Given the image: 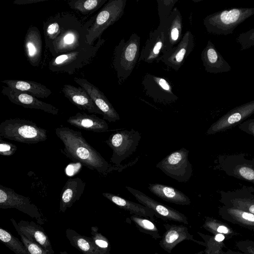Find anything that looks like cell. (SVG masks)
<instances>
[{"instance_id": "48", "label": "cell", "mask_w": 254, "mask_h": 254, "mask_svg": "<svg viewBox=\"0 0 254 254\" xmlns=\"http://www.w3.org/2000/svg\"><path fill=\"white\" fill-rule=\"evenodd\" d=\"M154 254H158V253H154Z\"/></svg>"}, {"instance_id": "17", "label": "cell", "mask_w": 254, "mask_h": 254, "mask_svg": "<svg viewBox=\"0 0 254 254\" xmlns=\"http://www.w3.org/2000/svg\"><path fill=\"white\" fill-rule=\"evenodd\" d=\"M10 221L18 234H22L29 240L36 243L50 254H54L52 245L44 228L33 221L21 220L17 223L11 218Z\"/></svg>"}, {"instance_id": "20", "label": "cell", "mask_w": 254, "mask_h": 254, "mask_svg": "<svg viewBox=\"0 0 254 254\" xmlns=\"http://www.w3.org/2000/svg\"><path fill=\"white\" fill-rule=\"evenodd\" d=\"M180 11L174 7L163 27L164 49L162 54L169 51L183 38V20Z\"/></svg>"}, {"instance_id": "40", "label": "cell", "mask_w": 254, "mask_h": 254, "mask_svg": "<svg viewBox=\"0 0 254 254\" xmlns=\"http://www.w3.org/2000/svg\"><path fill=\"white\" fill-rule=\"evenodd\" d=\"M23 244L27 248L30 254H50L41 246L29 240L25 236L22 234H18Z\"/></svg>"}, {"instance_id": "42", "label": "cell", "mask_w": 254, "mask_h": 254, "mask_svg": "<svg viewBox=\"0 0 254 254\" xmlns=\"http://www.w3.org/2000/svg\"><path fill=\"white\" fill-rule=\"evenodd\" d=\"M237 248L245 254H254V241L246 240L240 241L236 243Z\"/></svg>"}, {"instance_id": "26", "label": "cell", "mask_w": 254, "mask_h": 254, "mask_svg": "<svg viewBox=\"0 0 254 254\" xmlns=\"http://www.w3.org/2000/svg\"><path fill=\"white\" fill-rule=\"evenodd\" d=\"M70 125L79 129L94 132L101 133L109 130V126L105 120L100 118L95 114H87L78 112L67 120Z\"/></svg>"}, {"instance_id": "22", "label": "cell", "mask_w": 254, "mask_h": 254, "mask_svg": "<svg viewBox=\"0 0 254 254\" xmlns=\"http://www.w3.org/2000/svg\"><path fill=\"white\" fill-rule=\"evenodd\" d=\"M62 91L64 96L79 109L89 113L103 115L87 92L82 87L65 84Z\"/></svg>"}, {"instance_id": "1", "label": "cell", "mask_w": 254, "mask_h": 254, "mask_svg": "<svg viewBox=\"0 0 254 254\" xmlns=\"http://www.w3.org/2000/svg\"><path fill=\"white\" fill-rule=\"evenodd\" d=\"M55 133L64 144L63 152L66 157L97 171L102 176H106L114 171L120 172L137 161L136 158L120 167L111 165L87 142L81 132L63 127L56 128Z\"/></svg>"}, {"instance_id": "16", "label": "cell", "mask_w": 254, "mask_h": 254, "mask_svg": "<svg viewBox=\"0 0 254 254\" xmlns=\"http://www.w3.org/2000/svg\"><path fill=\"white\" fill-rule=\"evenodd\" d=\"M74 80L87 92L96 106L102 112L104 120L109 122L120 120L119 114L98 87L84 78L75 77Z\"/></svg>"}, {"instance_id": "11", "label": "cell", "mask_w": 254, "mask_h": 254, "mask_svg": "<svg viewBox=\"0 0 254 254\" xmlns=\"http://www.w3.org/2000/svg\"><path fill=\"white\" fill-rule=\"evenodd\" d=\"M0 208H15L36 219L40 224L44 223L39 209L27 197L19 194L12 189L0 185Z\"/></svg>"}, {"instance_id": "47", "label": "cell", "mask_w": 254, "mask_h": 254, "mask_svg": "<svg viewBox=\"0 0 254 254\" xmlns=\"http://www.w3.org/2000/svg\"><path fill=\"white\" fill-rule=\"evenodd\" d=\"M60 254H70L67 253L66 252H60Z\"/></svg>"}, {"instance_id": "3", "label": "cell", "mask_w": 254, "mask_h": 254, "mask_svg": "<svg viewBox=\"0 0 254 254\" xmlns=\"http://www.w3.org/2000/svg\"><path fill=\"white\" fill-rule=\"evenodd\" d=\"M254 14V7L226 8L207 15L203 19V25L210 34L227 36Z\"/></svg>"}, {"instance_id": "27", "label": "cell", "mask_w": 254, "mask_h": 254, "mask_svg": "<svg viewBox=\"0 0 254 254\" xmlns=\"http://www.w3.org/2000/svg\"><path fill=\"white\" fill-rule=\"evenodd\" d=\"M148 190L163 200L178 205H188L190 199L185 193L177 189L158 183L149 184Z\"/></svg>"}, {"instance_id": "28", "label": "cell", "mask_w": 254, "mask_h": 254, "mask_svg": "<svg viewBox=\"0 0 254 254\" xmlns=\"http://www.w3.org/2000/svg\"><path fill=\"white\" fill-rule=\"evenodd\" d=\"M9 88L32 95L36 98H46L52 91L42 84L32 81L17 79H5L1 81Z\"/></svg>"}, {"instance_id": "13", "label": "cell", "mask_w": 254, "mask_h": 254, "mask_svg": "<svg viewBox=\"0 0 254 254\" xmlns=\"http://www.w3.org/2000/svg\"><path fill=\"white\" fill-rule=\"evenodd\" d=\"M254 114V100L236 107L213 123L206 132L212 135L239 125Z\"/></svg>"}, {"instance_id": "8", "label": "cell", "mask_w": 254, "mask_h": 254, "mask_svg": "<svg viewBox=\"0 0 254 254\" xmlns=\"http://www.w3.org/2000/svg\"><path fill=\"white\" fill-rule=\"evenodd\" d=\"M140 139V133L133 128L112 133L104 141L113 150L111 163L118 167L122 166L121 163L136 151Z\"/></svg>"}, {"instance_id": "15", "label": "cell", "mask_w": 254, "mask_h": 254, "mask_svg": "<svg viewBox=\"0 0 254 254\" xmlns=\"http://www.w3.org/2000/svg\"><path fill=\"white\" fill-rule=\"evenodd\" d=\"M194 45L193 35L190 31H187L178 44L161 56L158 63L161 62L167 66L177 71L193 51Z\"/></svg>"}, {"instance_id": "46", "label": "cell", "mask_w": 254, "mask_h": 254, "mask_svg": "<svg viewBox=\"0 0 254 254\" xmlns=\"http://www.w3.org/2000/svg\"><path fill=\"white\" fill-rule=\"evenodd\" d=\"M222 254H245L240 252H235L232 250H228L226 252H222Z\"/></svg>"}, {"instance_id": "36", "label": "cell", "mask_w": 254, "mask_h": 254, "mask_svg": "<svg viewBox=\"0 0 254 254\" xmlns=\"http://www.w3.org/2000/svg\"><path fill=\"white\" fill-rule=\"evenodd\" d=\"M203 227L213 234H227L229 236L235 235L234 231L227 225L213 218L206 217Z\"/></svg>"}, {"instance_id": "6", "label": "cell", "mask_w": 254, "mask_h": 254, "mask_svg": "<svg viewBox=\"0 0 254 254\" xmlns=\"http://www.w3.org/2000/svg\"><path fill=\"white\" fill-rule=\"evenodd\" d=\"M47 130L32 121L20 118L9 119L0 124V137L19 142L35 144L45 141Z\"/></svg>"}, {"instance_id": "12", "label": "cell", "mask_w": 254, "mask_h": 254, "mask_svg": "<svg viewBox=\"0 0 254 254\" xmlns=\"http://www.w3.org/2000/svg\"><path fill=\"white\" fill-rule=\"evenodd\" d=\"M142 86L145 95L156 103L167 105L178 99L170 83L162 77L147 73L143 78Z\"/></svg>"}, {"instance_id": "24", "label": "cell", "mask_w": 254, "mask_h": 254, "mask_svg": "<svg viewBox=\"0 0 254 254\" xmlns=\"http://www.w3.org/2000/svg\"><path fill=\"white\" fill-rule=\"evenodd\" d=\"M86 184L78 177L69 178L62 189L60 198L59 210L65 212L66 209L78 200L85 189Z\"/></svg>"}, {"instance_id": "10", "label": "cell", "mask_w": 254, "mask_h": 254, "mask_svg": "<svg viewBox=\"0 0 254 254\" xmlns=\"http://www.w3.org/2000/svg\"><path fill=\"white\" fill-rule=\"evenodd\" d=\"M189 151L181 148L172 152L156 164L165 174L179 182H188L192 175Z\"/></svg>"}, {"instance_id": "43", "label": "cell", "mask_w": 254, "mask_h": 254, "mask_svg": "<svg viewBox=\"0 0 254 254\" xmlns=\"http://www.w3.org/2000/svg\"><path fill=\"white\" fill-rule=\"evenodd\" d=\"M239 128L254 137V118L246 120L238 126Z\"/></svg>"}, {"instance_id": "14", "label": "cell", "mask_w": 254, "mask_h": 254, "mask_svg": "<svg viewBox=\"0 0 254 254\" xmlns=\"http://www.w3.org/2000/svg\"><path fill=\"white\" fill-rule=\"evenodd\" d=\"M126 189L140 204L152 210L157 218L189 224L186 216L177 210L155 200L139 190L128 186H126Z\"/></svg>"}, {"instance_id": "44", "label": "cell", "mask_w": 254, "mask_h": 254, "mask_svg": "<svg viewBox=\"0 0 254 254\" xmlns=\"http://www.w3.org/2000/svg\"><path fill=\"white\" fill-rule=\"evenodd\" d=\"M44 0H15L13 2V3H16L17 4H31L33 3L39 2L41 1H43Z\"/></svg>"}, {"instance_id": "21", "label": "cell", "mask_w": 254, "mask_h": 254, "mask_svg": "<svg viewBox=\"0 0 254 254\" xmlns=\"http://www.w3.org/2000/svg\"><path fill=\"white\" fill-rule=\"evenodd\" d=\"M201 59L207 72L219 73L227 72L231 70L230 65L210 40L207 41L206 46L201 52Z\"/></svg>"}, {"instance_id": "5", "label": "cell", "mask_w": 254, "mask_h": 254, "mask_svg": "<svg viewBox=\"0 0 254 254\" xmlns=\"http://www.w3.org/2000/svg\"><path fill=\"white\" fill-rule=\"evenodd\" d=\"M105 40L99 39L93 46L88 45L74 51L53 57L48 63V68L54 72L72 74L90 64Z\"/></svg>"}, {"instance_id": "34", "label": "cell", "mask_w": 254, "mask_h": 254, "mask_svg": "<svg viewBox=\"0 0 254 254\" xmlns=\"http://www.w3.org/2000/svg\"><path fill=\"white\" fill-rule=\"evenodd\" d=\"M148 218L135 215L130 216V219L141 232L149 235L155 239L161 238L159 230L155 224Z\"/></svg>"}, {"instance_id": "19", "label": "cell", "mask_w": 254, "mask_h": 254, "mask_svg": "<svg viewBox=\"0 0 254 254\" xmlns=\"http://www.w3.org/2000/svg\"><path fill=\"white\" fill-rule=\"evenodd\" d=\"M164 49L163 30L159 27L149 33L148 38L143 47L138 61L149 64L157 62Z\"/></svg>"}, {"instance_id": "33", "label": "cell", "mask_w": 254, "mask_h": 254, "mask_svg": "<svg viewBox=\"0 0 254 254\" xmlns=\"http://www.w3.org/2000/svg\"><path fill=\"white\" fill-rule=\"evenodd\" d=\"M0 240L15 254H30L22 242L2 227L0 228Z\"/></svg>"}, {"instance_id": "25", "label": "cell", "mask_w": 254, "mask_h": 254, "mask_svg": "<svg viewBox=\"0 0 254 254\" xmlns=\"http://www.w3.org/2000/svg\"><path fill=\"white\" fill-rule=\"evenodd\" d=\"M24 50L28 61L33 66H38L42 58V41L39 29L30 26L25 35Z\"/></svg>"}, {"instance_id": "29", "label": "cell", "mask_w": 254, "mask_h": 254, "mask_svg": "<svg viewBox=\"0 0 254 254\" xmlns=\"http://www.w3.org/2000/svg\"><path fill=\"white\" fill-rule=\"evenodd\" d=\"M218 213L224 220L242 227L254 230V214L222 205Z\"/></svg>"}, {"instance_id": "38", "label": "cell", "mask_w": 254, "mask_h": 254, "mask_svg": "<svg viewBox=\"0 0 254 254\" xmlns=\"http://www.w3.org/2000/svg\"><path fill=\"white\" fill-rule=\"evenodd\" d=\"M97 226L91 228V238L96 246L99 254H110L111 245L108 239L98 232Z\"/></svg>"}, {"instance_id": "9", "label": "cell", "mask_w": 254, "mask_h": 254, "mask_svg": "<svg viewBox=\"0 0 254 254\" xmlns=\"http://www.w3.org/2000/svg\"><path fill=\"white\" fill-rule=\"evenodd\" d=\"M216 168L229 176L254 184V158L245 153L223 154L218 156Z\"/></svg>"}, {"instance_id": "2", "label": "cell", "mask_w": 254, "mask_h": 254, "mask_svg": "<svg viewBox=\"0 0 254 254\" xmlns=\"http://www.w3.org/2000/svg\"><path fill=\"white\" fill-rule=\"evenodd\" d=\"M60 33L47 48L53 57L88 45L86 35L90 26L83 25L74 15H60Z\"/></svg>"}, {"instance_id": "31", "label": "cell", "mask_w": 254, "mask_h": 254, "mask_svg": "<svg viewBox=\"0 0 254 254\" xmlns=\"http://www.w3.org/2000/svg\"><path fill=\"white\" fill-rule=\"evenodd\" d=\"M65 235L70 244L83 254H99L92 238L78 233L71 229H67Z\"/></svg>"}, {"instance_id": "7", "label": "cell", "mask_w": 254, "mask_h": 254, "mask_svg": "<svg viewBox=\"0 0 254 254\" xmlns=\"http://www.w3.org/2000/svg\"><path fill=\"white\" fill-rule=\"evenodd\" d=\"M127 0H109L96 15L88 29L86 42L90 46L101 39L103 33L118 21L124 13Z\"/></svg>"}, {"instance_id": "45", "label": "cell", "mask_w": 254, "mask_h": 254, "mask_svg": "<svg viewBox=\"0 0 254 254\" xmlns=\"http://www.w3.org/2000/svg\"><path fill=\"white\" fill-rule=\"evenodd\" d=\"M225 238V237L222 234H217L215 235L214 239L216 242H222Z\"/></svg>"}, {"instance_id": "35", "label": "cell", "mask_w": 254, "mask_h": 254, "mask_svg": "<svg viewBox=\"0 0 254 254\" xmlns=\"http://www.w3.org/2000/svg\"><path fill=\"white\" fill-rule=\"evenodd\" d=\"M60 15L53 17L44 23L43 29L47 49L60 33Z\"/></svg>"}, {"instance_id": "23", "label": "cell", "mask_w": 254, "mask_h": 254, "mask_svg": "<svg viewBox=\"0 0 254 254\" xmlns=\"http://www.w3.org/2000/svg\"><path fill=\"white\" fill-rule=\"evenodd\" d=\"M164 227L166 231L161 237L159 245L168 253H171L178 244L185 240L195 241L193 236L190 234L188 228L185 225L166 224Z\"/></svg>"}, {"instance_id": "37", "label": "cell", "mask_w": 254, "mask_h": 254, "mask_svg": "<svg viewBox=\"0 0 254 254\" xmlns=\"http://www.w3.org/2000/svg\"><path fill=\"white\" fill-rule=\"evenodd\" d=\"M178 0H157V10L159 17L158 27L163 29L164 25L171 14Z\"/></svg>"}, {"instance_id": "4", "label": "cell", "mask_w": 254, "mask_h": 254, "mask_svg": "<svg viewBox=\"0 0 254 254\" xmlns=\"http://www.w3.org/2000/svg\"><path fill=\"white\" fill-rule=\"evenodd\" d=\"M140 37L132 33L125 41L123 38L115 47L112 65L121 85L130 76L140 57Z\"/></svg>"}, {"instance_id": "39", "label": "cell", "mask_w": 254, "mask_h": 254, "mask_svg": "<svg viewBox=\"0 0 254 254\" xmlns=\"http://www.w3.org/2000/svg\"><path fill=\"white\" fill-rule=\"evenodd\" d=\"M240 45V50H245L254 46V28L239 34L236 39Z\"/></svg>"}, {"instance_id": "32", "label": "cell", "mask_w": 254, "mask_h": 254, "mask_svg": "<svg viewBox=\"0 0 254 254\" xmlns=\"http://www.w3.org/2000/svg\"><path fill=\"white\" fill-rule=\"evenodd\" d=\"M107 1V0H73L68 1L67 4L71 9L86 15L96 11Z\"/></svg>"}, {"instance_id": "41", "label": "cell", "mask_w": 254, "mask_h": 254, "mask_svg": "<svg viewBox=\"0 0 254 254\" xmlns=\"http://www.w3.org/2000/svg\"><path fill=\"white\" fill-rule=\"evenodd\" d=\"M17 146L9 142L5 141L0 138V154L3 156H10L17 150Z\"/></svg>"}, {"instance_id": "30", "label": "cell", "mask_w": 254, "mask_h": 254, "mask_svg": "<svg viewBox=\"0 0 254 254\" xmlns=\"http://www.w3.org/2000/svg\"><path fill=\"white\" fill-rule=\"evenodd\" d=\"M102 195L119 207L129 211L133 215L150 218L151 220H153L155 216L152 210L141 204L131 201L110 192H103Z\"/></svg>"}, {"instance_id": "18", "label": "cell", "mask_w": 254, "mask_h": 254, "mask_svg": "<svg viewBox=\"0 0 254 254\" xmlns=\"http://www.w3.org/2000/svg\"><path fill=\"white\" fill-rule=\"evenodd\" d=\"M11 102L26 108L40 110L44 112L56 115L59 110L52 105L43 102L30 94L2 86L1 91Z\"/></svg>"}]
</instances>
